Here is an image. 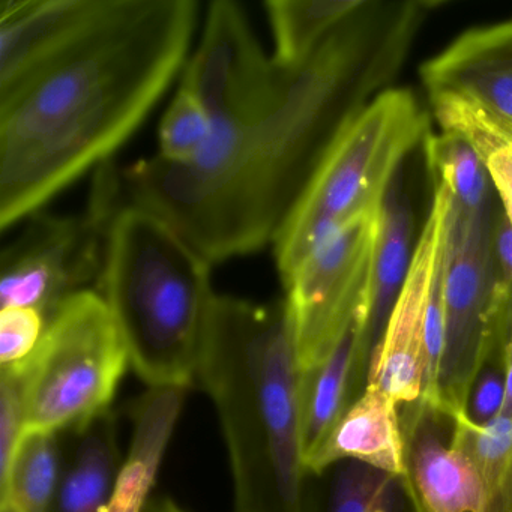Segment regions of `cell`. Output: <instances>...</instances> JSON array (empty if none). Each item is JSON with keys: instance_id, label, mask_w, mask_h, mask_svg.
<instances>
[{"instance_id": "1", "label": "cell", "mask_w": 512, "mask_h": 512, "mask_svg": "<svg viewBox=\"0 0 512 512\" xmlns=\"http://www.w3.org/2000/svg\"><path fill=\"white\" fill-rule=\"evenodd\" d=\"M434 4L364 2L217 163L116 169L119 206L169 223L209 263L275 244L343 128L397 79Z\"/></svg>"}, {"instance_id": "2", "label": "cell", "mask_w": 512, "mask_h": 512, "mask_svg": "<svg viewBox=\"0 0 512 512\" xmlns=\"http://www.w3.org/2000/svg\"><path fill=\"white\" fill-rule=\"evenodd\" d=\"M196 0H109L58 58L0 94V229L8 230L136 133L184 71Z\"/></svg>"}, {"instance_id": "3", "label": "cell", "mask_w": 512, "mask_h": 512, "mask_svg": "<svg viewBox=\"0 0 512 512\" xmlns=\"http://www.w3.org/2000/svg\"><path fill=\"white\" fill-rule=\"evenodd\" d=\"M197 379L217 410L235 512H304L301 371L284 299L215 296Z\"/></svg>"}, {"instance_id": "4", "label": "cell", "mask_w": 512, "mask_h": 512, "mask_svg": "<svg viewBox=\"0 0 512 512\" xmlns=\"http://www.w3.org/2000/svg\"><path fill=\"white\" fill-rule=\"evenodd\" d=\"M100 286L137 376L149 388L191 385L217 296L211 263L163 218L119 206L107 232Z\"/></svg>"}, {"instance_id": "5", "label": "cell", "mask_w": 512, "mask_h": 512, "mask_svg": "<svg viewBox=\"0 0 512 512\" xmlns=\"http://www.w3.org/2000/svg\"><path fill=\"white\" fill-rule=\"evenodd\" d=\"M427 130V113L409 89H386L353 116L275 241L283 283L329 235L379 215L404 158Z\"/></svg>"}, {"instance_id": "6", "label": "cell", "mask_w": 512, "mask_h": 512, "mask_svg": "<svg viewBox=\"0 0 512 512\" xmlns=\"http://www.w3.org/2000/svg\"><path fill=\"white\" fill-rule=\"evenodd\" d=\"M124 335L103 296L85 290L61 305L22 362L23 431L74 433L110 412L128 365Z\"/></svg>"}, {"instance_id": "7", "label": "cell", "mask_w": 512, "mask_h": 512, "mask_svg": "<svg viewBox=\"0 0 512 512\" xmlns=\"http://www.w3.org/2000/svg\"><path fill=\"white\" fill-rule=\"evenodd\" d=\"M493 205L461 208L451 197L445 254V343L431 406L454 419L466 413L470 389L488 359L506 343L512 287L496 250Z\"/></svg>"}, {"instance_id": "8", "label": "cell", "mask_w": 512, "mask_h": 512, "mask_svg": "<svg viewBox=\"0 0 512 512\" xmlns=\"http://www.w3.org/2000/svg\"><path fill=\"white\" fill-rule=\"evenodd\" d=\"M295 71L265 52L241 5L212 2L202 38L182 71L181 88L199 98L212 122L211 142L188 166L203 169L220 161L283 100Z\"/></svg>"}, {"instance_id": "9", "label": "cell", "mask_w": 512, "mask_h": 512, "mask_svg": "<svg viewBox=\"0 0 512 512\" xmlns=\"http://www.w3.org/2000/svg\"><path fill=\"white\" fill-rule=\"evenodd\" d=\"M115 211L112 181L101 167L85 214L52 217L37 212L29 217L0 257L2 308H35L50 319L64 302L101 280Z\"/></svg>"}, {"instance_id": "10", "label": "cell", "mask_w": 512, "mask_h": 512, "mask_svg": "<svg viewBox=\"0 0 512 512\" xmlns=\"http://www.w3.org/2000/svg\"><path fill=\"white\" fill-rule=\"evenodd\" d=\"M377 226L379 215L341 227L284 281L301 374L316 368L353 326L367 329Z\"/></svg>"}, {"instance_id": "11", "label": "cell", "mask_w": 512, "mask_h": 512, "mask_svg": "<svg viewBox=\"0 0 512 512\" xmlns=\"http://www.w3.org/2000/svg\"><path fill=\"white\" fill-rule=\"evenodd\" d=\"M449 211L448 188L433 181V200L416 239L406 281L368 365L367 385L382 389L398 407L416 403L424 392L428 298L445 248Z\"/></svg>"}, {"instance_id": "12", "label": "cell", "mask_w": 512, "mask_h": 512, "mask_svg": "<svg viewBox=\"0 0 512 512\" xmlns=\"http://www.w3.org/2000/svg\"><path fill=\"white\" fill-rule=\"evenodd\" d=\"M403 413L404 481L416 512L481 511V478L452 442L454 419L422 400Z\"/></svg>"}, {"instance_id": "13", "label": "cell", "mask_w": 512, "mask_h": 512, "mask_svg": "<svg viewBox=\"0 0 512 512\" xmlns=\"http://www.w3.org/2000/svg\"><path fill=\"white\" fill-rule=\"evenodd\" d=\"M109 0H0V94L25 82L82 37Z\"/></svg>"}, {"instance_id": "14", "label": "cell", "mask_w": 512, "mask_h": 512, "mask_svg": "<svg viewBox=\"0 0 512 512\" xmlns=\"http://www.w3.org/2000/svg\"><path fill=\"white\" fill-rule=\"evenodd\" d=\"M428 94L475 101L512 127V20L463 32L421 67Z\"/></svg>"}, {"instance_id": "15", "label": "cell", "mask_w": 512, "mask_h": 512, "mask_svg": "<svg viewBox=\"0 0 512 512\" xmlns=\"http://www.w3.org/2000/svg\"><path fill=\"white\" fill-rule=\"evenodd\" d=\"M344 460L359 461L389 475H406L398 406L377 386H365L325 445L311 458L307 472L319 475Z\"/></svg>"}, {"instance_id": "16", "label": "cell", "mask_w": 512, "mask_h": 512, "mask_svg": "<svg viewBox=\"0 0 512 512\" xmlns=\"http://www.w3.org/2000/svg\"><path fill=\"white\" fill-rule=\"evenodd\" d=\"M364 326L355 325L313 370L301 374V433L304 464L320 451L353 401L362 377L367 385Z\"/></svg>"}, {"instance_id": "17", "label": "cell", "mask_w": 512, "mask_h": 512, "mask_svg": "<svg viewBox=\"0 0 512 512\" xmlns=\"http://www.w3.org/2000/svg\"><path fill=\"white\" fill-rule=\"evenodd\" d=\"M185 389L151 388L134 404L133 439L107 512H143L181 416Z\"/></svg>"}, {"instance_id": "18", "label": "cell", "mask_w": 512, "mask_h": 512, "mask_svg": "<svg viewBox=\"0 0 512 512\" xmlns=\"http://www.w3.org/2000/svg\"><path fill=\"white\" fill-rule=\"evenodd\" d=\"M52 512H107L121 472L118 428L112 412L74 431Z\"/></svg>"}, {"instance_id": "19", "label": "cell", "mask_w": 512, "mask_h": 512, "mask_svg": "<svg viewBox=\"0 0 512 512\" xmlns=\"http://www.w3.org/2000/svg\"><path fill=\"white\" fill-rule=\"evenodd\" d=\"M413 250L412 209L404 194L392 185L380 209L377 226L370 310L365 329L368 361L382 340L395 302L403 289Z\"/></svg>"}, {"instance_id": "20", "label": "cell", "mask_w": 512, "mask_h": 512, "mask_svg": "<svg viewBox=\"0 0 512 512\" xmlns=\"http://www.w3.org/2000/svg\"><path fill=\"white\" fill-rule=\"evenodd\" d=\"M304 512H416L403 476L344 460L308 476Z\"/></svg>"}, {"instance_id": "21", "label": "cell", "mask_w": 512, "mask_h": 512, "mask_svg": "<svg viewBox=\"0 0 512 512\" xmlns=\"http://www.w3.org/2000/svg\"><path fill=\"white\" fill-rule=\"evenodd\" d=\"M434 118L446 133L466 140L481 158L502 212L512 224V127L460 95L428 94Z\"/></svg>"}, {"instance_id": "22", "label": "cell", "mask_w": 512, "mask_h": 512, "mask_svg": "<svg viewBox=\"0 0 512 512\" xmlns=\"http://www.w3.org/2000/svg\"><path fill=\"white\" fill-rule=\"evenodd\" d=\"M362 4L364 0H268L266 16L277 64L304 65Z\"/></svg>"}, {"instance_id": "23", "label": "cell", "mask_w": 512, "mask_h": 512, "mask_svg": "<svg viewBox=\"0 0 512 512\" xmlns=\"http://www.w3.org/2000/svg\"><path fill=\"white\" fill-rule=\"evenodd\" d=\"M59 436L23 431L7 472L0 476V505L17 512H52L65 464Z\"/></svg>"}, {"instance_id": "24", "label": "cell", "mask_w": 512, "mask_h": 512, "mask_svg": "<svg viewBox=\"0 0 512 512\" xmlns=\"http://www.w3.org/2000/svg\"><path fill=\"white\" fill-rule=\"evenodd\" d=\"M452 442L470 458L482 484L479 512H512V416L475 424L466 413L455 416Z\"/></svg>"}, {"instance_id": "25", "label": "cell", "mask_w": 512, "mask_h": 512, "mask_svg": "<svg viewBox=\"0 0 512 512\" xmlns=\"http://www.w3.org/2000/svg\"><path fill=\"white\" fill-rule=\"evenodd\" d=\"M422 145L431 178L448 188L457 205L472 211L493 205L490 176L466 140L442 131L428 134Z\"/></svg>"}, {"instance_id": "26", "label": "cell", "mask_w": 512, "mask_h": 512, "mask_svg": "<svg viewBox=\"0 0 512 512\" xmlns=\"http://www.w3.org/2000/svg\"><path fill=\"white\" fill-rule=\"evenodd\" d=\"M212 122L196 95L179 88L160 125V157L188 166L211 142Z\"/></svg>"}, {"instance_id": "27", "label": "cell", "mask_w": 512, "mask_h": 512, "mask_svg": "<svg viewBox=\"0 0 512 512\" xmlns=\"http://www.w3.org/2000/svg\"><path fill=\"white\" fill-rule=\"evenodd\" d=\"M49 319L35 308L0 310V367L28 361L46 334Z\"/></svg>"}, {"instance_id": "28", "label": "cell", "mask_w": 512, "mask_h": 512, "mask_svg": "<svg viewBox=\"0 0 512 512\" xmlns=\"http://www.w3.org/2000/svg\"><path fill=\"white\" fill-rule=\"evenodd\" d=\"M23 373L20 364L0 367V476L7 472L23 433Z\"/></svg>"}, {"instance_id": "29", "label": "cell", "mask_w": 512, "mask_h": 512, "mask_svg": "<svg viewBox=\"0 0 512 512\" xmlns=\"http://www.w3.org/2000/svg\"><path fill=\"white\" fill-rule=\"evenodd\" d=\"M503 352L505 346L488 359L470 389L466 415L475 424H487L502 413L506 397Z\"/></svg>"}, {"instance_id": "30", "label": "cell", "mask_w": 512, "mask_h": 512, "mask_svg": "<svg viewBox=\"0 0 512 512\" xmlns=\"http://www.w3.org/2000/svg\"><path fill=\"white\" fill-rule=\"evenodd\" d=\"M496 250L500 266L512 287V224L505 215L497 217Z\"/></svg>"}, {"instance_id": "31", "label": "cell", "mask_w": 512, "mask_h": 512, "mask_svg": "<svg viewBox=\"0 0 512 512\" xmlns=\"http://www.w3.org/2000/svg\"><path fill=\"white\" fill-rule=\"evenodd\" d=\"M503 362H505V386L506 397L500 415L512 416V323L509 328L508 337H506L505 352H503Z\"/></svg>"}, {"instance_id": "32", "label": "cell", "mask_w": 512, "mask_h": 512, "mask_svg": "<svg viewBox=\"0 0 512 512\" xmlns=\"http://www.w3.org/2000/svg\"><path fill=\"white\" fill-rule=\"evenodd\" d=\"M143 512H185L179 508L173 500L166 499H149L148 505L145 506Z\"/></svg>"}, {"instance_id": "33", "label": "cell", "mask_w": 512, "mask_h": 512, "mask_svg": "<svg viewBox=\"0 0 512 512\" xmlns=\"http://www.w3.org/2000/svg\"><path fill=\"white\" fill-rule=\"evenodd\" d=\"M0 512H17V511H14V509L10 508V506L0 505Z\"/></svg>"}]
</instances>
